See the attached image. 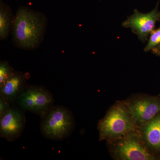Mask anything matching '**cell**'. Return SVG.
Listing matches in <instances>:
<instances>
[{"label":"cell","instance_id":"cell-6","mask_svg":"<svg viewBox=\"0 0 160 160\" xmlns=\"http://www.w3.org/2000/svg\"><path fill=\"white\" fill-rule=\"evenodd\" d=\"M132 117L139 127L160 112V94L138 95L125 101Z\"/></svg>","mask_w":160,"mask_h":160},{"label":"cell","instance_id":"cell-2","mask_svg":"<svg viewBox=\"0 0 160 160\" xmlns=\"http://www.w3.org/2000/svg\"><path fill=\"white\" fill-rule=\"evenodd\" d=\"M138 128L125 101L116 102L99 121L98 125L99 141H106L107 142L121 138Z\"/></svg>","mask_w":160,"mask_h":160},{"label":"cell","instance_id":"cell-4","mask_svg":"<svg viewBox=\"0 0 160 160\" xmlns=\"http://www.w3.org/2000/svg\"><path fill=\"white\" fill-rule=\"evenodd\" d=\"M138 129L121 138L107 142L113 158L119 160H160L146 147Z\"/></svg>","mask_w":160,"mask_h":160},{"label":"cell","instance_id":"cell-9","mask_svg":"<svg viewBox=\"0 0 160 160\" xmlns=\"http://www.w3.org/2000/svg\"><path fill=\"white\" fill-rule=\"evenodd\" d=\"M138 130L147 148L160 159V112Z\"/></svg>","mask_w":160,"mask_h":160},{"label":"cell","instance_id":"cell-11","mask_svg":"<svg viewBox=\"0 0 160 160\" xmlns=\"http://www.w3.org/2000/svg\"><path fill=\"white\" fill-rule=\"evenodd\" d=\"M14 19L11 7L3 2H0V40L4 41L11 34Z\"/></svg>","mask_w":160,"mask_h":160},{"label":"cell","instance_id":"cell-14","mask_svg":"<svg viewBox=\"0 0 160 160\" xmlns=\"http://www.w3.org/2000/svg\"><path fill=\"white\" fill-rule=\"evenodd\" d=\"M11 105L12 104L9 101L0 97V118L6 113Z\"/></svg>","mask_w":160,"mask_h":160},{"label":"cell","instance_id":"cell-16","mask_svg":"<svg viewBox=\"0 0 160 160\" xmlns=\"http://www.w3.org/2000/svg\"><path fill=\"white\" fill-rule=\"evenodd\" d=\"M3 0H0V2H2Z\"/></svg>","mask_w":160,"mask_h":160},{"label":"cell","instance_id":"cell-5","mask_svg":"<svg viewBox=\"0 0 160 160\" xmlns=\"http://www.w3.org/2000/svg\"><path fill=\"white\" fill-rule=\"evenodd\" d=\"M52 94L42 86L28 85L20 95L15 105L25 111L44 116L53 106Z\"/></svg>","mask_w":160,"mask_h":160},{"label":"cell","instance_id":"cell-10","mask_svg":"<svg viewBox=\"0 0 160 160\" xmlns=\"http://www.w3.org/2000/svg\"><path fill=\"white\" fill-rule=\"evenodd\" d=\"M28 74L16 71L2 87H0V97L9 101L12 105H15L20 95L28 86Z\"/></svg>","mask_w":160,"mask_h":160},{"label":"cell","instance_id":"cell-7","mask_svg":"<svg viewBox=\"0 0 160 160\" xmlns=\"http://www.w3.org/2000/svg\"><path fill=\"white\" fill-rule=\"evenodd\" d=\"M159 2L153 10L147 13H142L135 9L133 13L122 23L124 28L130 29L143 43L148 41L149 35L155 29L158 22H160Z\"/></svg>","mask_w":160,"mask_h":160},{"label":"cell","instance_id":"cell-8","mask_svg":"<svg viewBox=\"0 0 160 160\" xmlns=\"http://www.w3.org/2000/svg\"><path fill=\"white\" fill-rule=\"evenodd\" d=\"M26 123L24 110L16 105H12L0 118V136L9 142L15 141L22 133Z\"/></svg>","mask_w":160,"mask_h":160},{"label":"cell","instance_id":"cell-12","mask_svg":"<svg viewBox=\"0 0 160 160\" xmlns=\"http://www.w3.org/2000/svg\"><path fill=\"white\" fill-rule=\"evenodd\" d=\"M15 70L7 61L0 62V87L15 73Z\"/></svg>","mask_w":160,"mask_h":160},{"label":"cell","instance_id":"cell-1","mask_svg":"<svg viewBox=\"0 0 160 160\" xmlns=\"http://www.w3.org/2000/svg\"><path fill=\"white\" fill-rule=\"evenodd\" d=\"M48 25L46 15L26 6L16 12L12 29V41L18 49L32 50L40 47Z\"/></svg>","mask_w":160,"mask_h":160},{"label":"cell","instance_id":"cell-17","mask_svg":"<svg viewBox=\"0 0 160 160\" xmlns=\"http://www.w3.org/2000/svg\"></svg>","mask_w":160,"mask_h":160},{"label":"cell","instance_id":"cell-3","mask_svg":"<svg viewBox=\"0 0 160 160\" xmlns=\"http://www.w3.org/2000/svg\"><path fill=\"white\" fill-rule=\"evenodd\" d=\"M41 118V132L49 139H65L70 136L75 127L73 113L64 106H52Z\"/></svg>","mask_w":160,"mask_h":160},{"label":"cell","instance_id":"cell-13","mask_svg":"<svg viewBox=\"0 0 160 160\" xmlns=\"http://www.w3.org/2000/svg\"><path fill=\"white\" fill-rule=\"evenodd\" d=\"M148 42L144 49V52H148L160 45V26L157 29H155L148 38Z\"/></svg>","mask_w":160,"mask_h":160},{"label":"cell","instance_id":"cell-15","mask_svg":"<svg viewBox=\"0 0 160 160\" xmlns=\"http://www.w3.org/2000/svg\"><path fill=\"white\" fill-rule=\"evenodd\" d=\"M151 52L155 55L157 56L160 57V45L155 47L154 49L151 50Z\"/></svg>","mask_w":160,"mask_h":160}]
</instances>
